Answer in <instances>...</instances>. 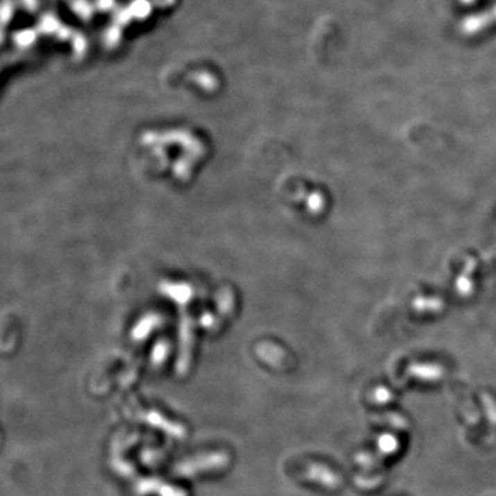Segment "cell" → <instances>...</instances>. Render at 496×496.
<instances>
[{
  "label": "cell",
  "mask_w": 496,
  "mask_h": 496,
  "mask_svg": "<svg viewBox=\"0 0 496 496\" xmlns=\"http://www.w3.org/2000/svg\"><path fill=\"white\" fill-rule=\"evenodd\" d=\"M378 447L385 454H393L398 448V443L392 434H384L378 440Z\"/></svg>",
  "instance_id": "obj_1"
},
{
  "label": "cell",
  "mask_w": 496,
  "mask_h": 496,
  "mask_svg": "<svg viewBox=\"0 0 496 496\" xmlns=\"http://www.w3.org/2000/svg\"><path fill=\"white\" fill-rule=\"evenodd\" d=\"M463 1V0H462ZM465 1H472V0H465Z\"/></svg>",
  "instance_id": "obj_2"
}]
</instances>
